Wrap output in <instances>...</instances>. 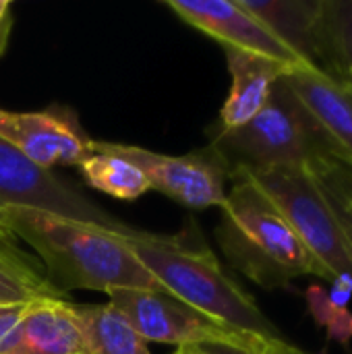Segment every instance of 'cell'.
Returning a JSON list of instances; mask_svg holds the SVG:
<instances>
[{
	"label": "cell",
	"mask_w": 352,
	"mask_h": 354,
	"mask_svg": "<svg viewBox=\"0 0 352 354\" xmlns=\"http://www.w3.org/2000/svg\"><path fill=\"white\" fill-rule=\"evenodd\" d=\"M0 226L37 253L48 272L46 280L62 295L68 290L108 295L118 288L168 295L120 232L19 205L0 207Z\"/></svg>",
	"instance_id": "obj_1"
},
{
	"label": "cell",
	"mask_w": 352,
	"mask_h": 354,
	"mask_svg": "<svg viewBox=\"0 0 352 354\" xmlns=\"http://www.w3.org/2000/svg\"><path fill=\"white\" fill-rule=\"evenodd\" d=\"M232 189L222 203L216 239L234 270L266 290L288 286L295 278L313 276L299 236L255 185L245 168H232Z\"/></svg>",
	"instance_id": "obj_2"
},
{
	"label": "cell",
	"mask_w": 352,
	"mask_h": 354,
	"mask_svg": "<svg viewBox=\"0 0 352 354\" xmlns=\"http://www.w3.org/2000/svg\"><path fill=\"white\" fill-rule=\"evenodd\" d=\"M122 239L141 266L174 299L234 330L280 336L253 297L222 270L207 247L189 245L185 236H164L135 228Z\"/></svg>",
	"instance_id": "obj_3"
},
{
	"label": "cell",
	"mask_w": 352,
	"mask_h": 354,
	"mask_svg": "<svg viewBox=\"0 0 352 354\" xmlns=\"http://www.w3.org/2000/svg\"><path fill=\"white\" fill-rule=\"evenodd\" d=\"M230 168L268 170L282 166H307L319 156H332V145L313 116L284 83L276 81L266 106L237 129L210 133Z\"/></svg>",
	"instance_id": "obj_4"
},
{
	"label": "cell",
	"mask_w": 352,
	"mask_h": 354,
	"mask_svg": "<svg viewBox=\"0 0 352 354\" xmlns=\"http://www.w3.org/2000/svg\"><path fill=\"white\" fill-rule=\"evenodd\" d=\"M245 170L274 201V205L282 212L299 236L303 249L309 255L313 276L330 284L338 278L352 280L351 245L311 170L307 166Z\"/></svg>",
	"instance_id": "obj_5"
},
{
	"label": "cell",
	"mask_w": 352,
	"mask_h": 354,
	"mask_svg": "<svg viewBox=\"0 0 352 354\" xmlns=\"http://www.w3.org/2000/svg\"><path fill=\"white\" fill-rule=\"evenodd\" d=\"M91 151L112 153L131 162L145 174L149 189H156L187 207H222L226 199V180H230L232 168L212 145L187 156H164L139 145L93 139Z\"/></svg>",
	"instance_id": "obj_6"
},
{
	"label": "cell",
	"mask_w": 352,
	"mask_h": 354,
	"mask_svg": "<svg viewBox=\"0 0 352 354\" xmlns=\"http://www.w3.org/2000/svg\"><path fill=\"white\" fill-rule=\"evenodd\" d=\"M19 205L46 214H56L77 222L95 224L112 232H131L133 228L112 218L108 212L91 203L77 189L37 166L19 149L0 139V207Z\"/></svg>",
	"instance_id": "obj_7"
},
{
	"label": "cell",
	"mask_w": 352,
	"mask_h": 354,
	"mask_svg": "<svg viewBox=\"0 0 352 354\" xmlns=\"http://www.w3.org/2000/svg\"><path fill=\"white\" fill-rule=\"evenodd\" d=\"M108 297V303L114 305L147 342L174 344L176 348L203 344L234 346L241 336V330L207 317L172 295L118 288L110 290Z\"/></svg>",
	"instance_id": "obj_8"
},
{
	"label": "cell",
	"mask_w": 352,
	"mask_h": 354,
	"mask_svg": "<svg viewBox=\"0 0 352 354\" xmlns=\"http://www.w3.org/2000/svg\"><path fill=\"white\" fill-rule=\"evenodd\" d=\"M0 139L41 168L79 166L91 156V141L73 110L48 106L37 112L0 108Z\"/></svg>",
	"instance_id": "obj_9"
},
{
	"label": "cell",
	"mask_w": 352,
	"mask_h": 354,
	"mask_svg": "<svg viewBox=\"0 0 352 354\" xmlns=\"http://www.w3.org/2000/svg\"><path fill=\"white\" fill-rule=\"evenodd\" d=\"M164 4L224 48L266 56L293 68L305 66L239 0H166Z\"/></svg>",
	"instance_id": "obj_10"
},
{
	"label": "cell",
	"mask_w": 352,
	"mask_h": 354,
	"mask_svg": "<svg viewBox=\"0 0 352 354\" xmlns=\"http://www.w3.org/2000/svg\"><path fill=\"white\" fill-rule=\"evenodd\" d=\"M284 83L326 133L332 158L352 168V83L336 81L311 66L288 71Z\"/></svg>",
	"instance_id": "obj_11"
},
{
	"label": "cell",
	"mask_w": 352,
	"mask_h": 354,
	"mask_svg": "<svg viewBox=\"0 0 352 354\" xmlns=\"http://www.w3.org/2000/svg\"><path fill=\"white\" fill-rule=\"evenodd\" d=\"M0 354H91L66 299L33 301L0 344Z\"/></svg>",
	"instance_id": "obj_12"
},
{
	"label": "cell",
	"mask_w": 352,
	"mask_h": 354,
	"mask_svg": "<svg viewBox=\"0 0 352 354\" xmlns=\"http://www.w3.org/2000/svg\"><path fill=\"white\" fill-rule=\"evenodd\" d=\"M224 50L232 83L216 129L228 131L249 122L270 100L276 81L293 71V66L241 50Z\"/></svg>",
	"instance_id": "obj_13"
},
{
	"label": "cell",
	"mask_w": 352,
	"mask_h": 354,
	"mask_svg": "<svg viewBox=\"0 0 352 354\" xmlns=\"http://www.w3.org/2000/svg\"><path fill=\"white\" fill-rule=\"evenodd\" d=\"M259 19L301 64L319 71L317 15L319 0H239Z\"/></svg>",
	"instance_id": "obj_14"
},
{
	"label": "cell",
	"mask_w": 352,
	"mask_h": 354,
	"mask_svg": "<svg viewBox=\"0 0 352 354\" xmlns=\"http://www.w3.org/2000/svg\"><path fill=\"white\" fill-rule=\"evenodd\" d=\"M71 311L83 330L91 354H151L147 340L114 305L71 303Z\"/></svg>",
	"instance_id": "obj_15"
},
{
	"label": "cell",
	"mask_w": 352,
	"mask_h": 354,
	"mask_svg": "<svg viewBox=\"0 0 352 354\" xmlns=\"http://www.w3.org/2000/svg\"><path fill=\"white\" fill-rule=\"evenodd\" d=\"M319 71L352 83V0H319L317 15Z\"/></svg>",
	"instance_id": "obj_16"
},
{
	"label": "cell",
	"mask_w": 352,
	"mask_h": 354,
	"mask_svg": "<svg viewBox=\"0 0 352 354\" xmlns=\"http://www.w3.org/2000/svg\"><path fill=\"white\" fill-rule=\"evenodd\" d=\"M77 168L89 187L114 199L133 201L149 191L145 174L131 162L112 153L93 151Z\"/></svg>",
	"instance_id": "obj_17"
},
{
	"label": "cell",
	"mask_w": 352,
	"mask_h": 354,
	"mask_svg": "<svg viewBox=\"0 0 352 354\" xmlns=\"http://www.w3.org/2000/svg\"><path fill=\"white\" fill-rule=\"evenodd\" d=\"M37 299H66L58 292L35 261L19 249L0 247V303H31Z\"/></svg>",
	"instance_id": "obj_18"
},
{
	"label": "cell",
	"mask_w": 352,
	"mask_h": 354,
	"mask_svg": "<svg viewBox=\"0 0 352 354\" xmlns=\"http://www.w3.org/2000/svg\"><path fill=\"white\" fill-rule=\"evenodd\" d=\"M352 249V168L332 156H319L307 164Z\"/></svg>",
	"instance_id": "obj_19"
},
{
	"label": "cell",
	"mask_w": 352,
	"mask_h": 354,
	"mask_svg": "<svg viewBox=\"0 0 352 354\" xmlns=\"http://www.w3.org/2000/svg\"><path fill=\"white\" fill-rule=\"evenodd\" d=\"M201 354H307L305 351L293 346L282 336H259L251 332H241L239 342L230 344H203L197 346Z\"/></svg>",
	"instance_id": "obj_20"
},
{
	"label": "cell",
	"mask_w": 352,
	"mask_h": 354,
	"mask_svg": "<svg viewBox=\"0 0 352 354\" xmlns=\"http://www.w3.org/2000/svg\"><path fill=\"white\" fill-rule=\"evenodd\" d=\"M305 297H307V307H309V311H311L315 324L322 326V328H328V324H330V322L334 319V315L340 311V309H336V307L332 305V301H330V297H328V290L322 288V286H311V288L305 292Z\"/></svg>",
	"instance_id": "obj_21"
},
{
	"label": "cell",
	"mask_w": 352,
	"mask_h": 354,
	"mask_svg": "<svg viewBox=\"0 0 352 354\" xmlns=\"http://www.w3.org/2000/svg\"><path fill=\"white\" fill-rule=\"evenodd\" d=\"M328 338L349 346L352 338V315L349 309H340L328 324Z\"/></svg>",
	"instance_id": "obj_22"
},
{
	"label": "cell",
	"mask_w": 352,
	"mask_h": 354,
	"mask_svg": "<svg viewBox=\"0 0 352 354\" xmlns=\"http://www.w3.org/2000/svg\"><path fill=\"white\" fill-rule=\"evenodd\" d=\"M39 301V299H37ZM33 303V301H31ZM31 303H15V305H0V344L6 340V336L12 332V328L21 322L27 307Z\"/></svg>",
	"instance_id": "obj_23"
},
{
	"label": "cell",
	"mask_w": 352,
	"mask_h": 354,
	"mask_svg": "<svg viewBox=\"0 0 352 354\" xmlns=\"http://www.w3.org/2000/svg\"><path fill=\"white\" fill-rule=\"evenodd\" d=\"M12 23H15V17H12V2L0 0V56L6 52Z\"/></svg>",
	"instance_id": "obj_24"
},
{
	"label": "cell",
	"mask_w": 352,
	"mask_h": 354,
	"mask_svg": "<svg viewBox=\"0 0 352 354\" xmlns=\"http://www.w3.org/2000/svg\"><path fill=\"white\" fill-rule=\"evenodd\" d=\"M0 247H8V249H17V245H15V239L0 226Z\"/></svg>",
	"instance_id": "obj_25"
},
{
	"label": "cell",
	"mask_w": 352,
	"mask_h": 354,
	"mask_svg": "<svg viewBox=\"0 0 352 354\" xmlns=\"http://www.w3.org/2000/svg\"><path fill=\"white\" fill-rule=\"evenodd\" d=\"M174 354H201V351L197 346H178Z\"/></svg>",
	"instance_id": "obj_26"
},
{
	"label": "cell",
	"mask_w": 352,
	"mask_h": 354,
	"mask_svg": "<svg viewBox=\"0 0 352 354\" xmlns=\"http://www.w3.org/2000/svg\"><path fill=\"white\" fill-rule=\"evenodd\" d=\"M351 81H352V71H351Z\"/></svg>",
	"instance_id": "obj_27"
},
{
	"label": "cell",
	"mask_w": 352,
	"mask_h": 354,
	"mask_svg": "<svg viewBox=\"0 0 352 354\" xmlns=\"http://www.w3.org/2000/svg\"><path fill=\"white\" fill-rule=\"evenodd\" d=\"M0 305H2V303H0Z\"/></svg>",
	"instance_id": "obj_28"
},
{
	"label": "cell",
	"mask_w": 352,
	"mask_h": 354,
	"mask_svg": "<svg viewBox=\"0 0 352 354\" xmlns=\"http://www.w3.org/2000/svg\"><path fill=\"white\" fill-rule=\"evenodd\" d=\"M6 249H8V247H6Z\"/></svg>",
	"instance_id": "obj_29"
}]
</instances>
